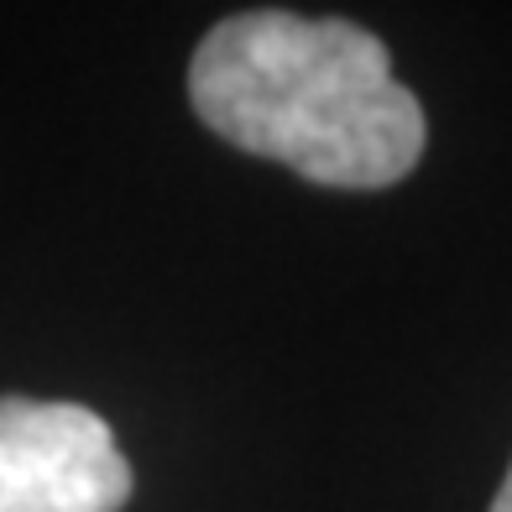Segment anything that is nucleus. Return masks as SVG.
<instances>
[{
  "instance_id": "3",
  "label": "nucleus",
  "mask_w": 512,
  "mask_h": 512,
  "mask_svg": "<svg viewBox=\"0 0 512 512\" xmlns=\"http://www.w3.org/2000/svg\"><path fill=\"white\" fill-rule=\"evenodd\" d=\"M492 512H512V465H507V481H502V492L492 497Z\"/></svg>"
},
{
  "instance_id": "2",
  "label": "nucleus",
  "mask_w": 512,
  "mask_h": 512,
  "mask_svg": "<svg viewBox=\"0 0 512 512\" xmlns=\"http://www.w3.org/2000/svg\"><path fill=\"white\" fill-rule=\"evenodd\" d=\"M131 460L79 403L0 398V512H121Z\"/></svg>"
},
{
  "instance_id": "1",
  "label": "nucleus",
  "mask_w": 512,
  "mask_h": 512,
  "mask_svg": "<svg viewBox=\"0 0 512 512\" xmlns=\"http://www.w3.org/2000/svg\"><path fill=\"white\" fill-rule=\"evenodd\" d=\"M194 115L324 189H387L424 157V105L377 32L335 16L241 11L189 63Z\"/></svg>"
}]
</instances>
